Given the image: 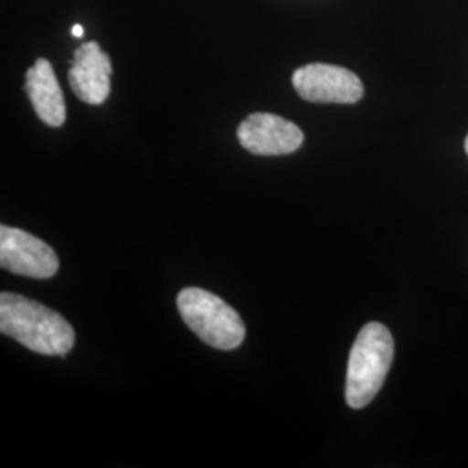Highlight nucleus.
Listing matches in <instances>:
<instances>
[{"instance_id": "obj_4", "label": "nucleus", "mask_w": 468, "mask_h": 468, "mask_svg": "<svg viewBox=\"0 0 468 468\" xmlns=\"http://www.w3.org/2000/svg\"><path fill=\"white\" fill-rule=\"evenodd\" d=\"M292 84L302 100L311 102L354 104L363 98L365 87L351 69L313 63L295 69Z\"/></svg>"}, {"instance_id": "obj_2", "label": "nucleus", "mask_w": 468, "mask_h": 468, "mask_svg": "<svg viewBox=\"0 0 468 468\" xmlns=\"http://www.w3.org/2000/svg\"><path fill=\"white\" fill-rule=\"evenodd\" d=\"M394 359V338L382 323H368L361 328L352 346L346 401L352 410L368 406L380 392Z\"/></svg>"}, {"instance_id": "obj_5", "label": "nucleus", "mask_w": 468, "mask_h": 468, "mask_svg": "<svg viewBox=\"0 0 468 468\" xmlns=\"http://www.w3.org/2000/svg\"><path fill=\"white\" fill-rule=\"evenodd\" d=\"M0 266L17 276L49 280L59 269V259L34 234L0 226Z\"/></svg>"}, {"instance_id": "obj_10", "label": "nucleus", "mask_w": 468, "mask_h": 468, "mask_svg": "<svg viewBox=\"0 0 468 468\" xmlns=\"http://www.w3.org/2000/svg\"><path fill=\"white\" fill-rule=\"evenodd\" d=\"M465 151H467V154H468V135H467V139H465Z\"/></svg>"}, {"instance_id": "obj_8", "label": "nucleus", "mask_w": 468, "mask_h": 468, "mask_svg": "<svg viewBox=\"0 0 468 468\" xmlns=\"http://www.w3.org/2000/svg\"><path fill=\"white\" fill-rule=\"evenodd\" d=\"M25 92L30 98L35 113L49 127H61L67 120L65 96L48 59H37L27 71Z\"/></svg>"}, {"instance_id": "obj_7", "label": "nucleus", "mask_w": 468, "mask_h": 468, "mask_svg": "<svg viewBox=\"0 0 468 468\" xmlns=\"http://www.w3.org/2000/svg\"><path fill=\"white\" fill-rule=\"evenodd\" d=\"M113 67L110 56L102 52L98 42H85L73 54V65L68 73V82L73 94L92 106L108 100Z\"/></svg>"}, {"instance_id": "obj_6", "label": "nucleus", "mask_w": 468, "mask_h": 468, "mask_svg": "<svg viewBox=\"0 0 468 468\" xmlns=\"http://www.w3.org/2000/svg\"><path fill=\"white\" fill-rule=\"evenodd\" d=\"M239 144L251 154H290L303 144V133L293 122L272 113H251L238 127Z\"/></svg>"}, {"instance_id": "obj_9", "label": "nucleus", "mask_w": 468, "mask_h": 468, "mask_svg": "<svg viewBox=\"0 0 468 468\" xmlns=\"http://www.w3.org/2000/svg\"><path fill=\"white\" fill-rule=\"evenodd\" d=\"M71 34H73V37H84V28H82L80 25H75L73 30H71Z\"/></svg>"}, {"instance_id": "obj_3", "label": "nucleus", "mask_w": 468, "mask_h": 468, "mask_svg": "<svg viewBox=\"0 0 468 468\" xmlns=\"http://www.w3.org/2000/svg\"><path fill=\"white\" fill-rule=\"evenodd\" d=\"M177 309L187 328L218 351H233L245 340V323L228 302L218 295L189 286L179 292Z\"/></svg>"}, {"instance_id": "obj_1", "label": "nucleus", "mask_w": 468, "mask_h": 468, "mask_svg": "<svg viewBox=\"0 0 468 468\" xmlns=\"http://www.w3.org/2000/svg\"><path fill=\"white\" fill-rule=\"evenodd\" d=\"M0 332L44 356H67L75 330L61 314L17 293H0Z\"/></svg>"}]
</instances>
